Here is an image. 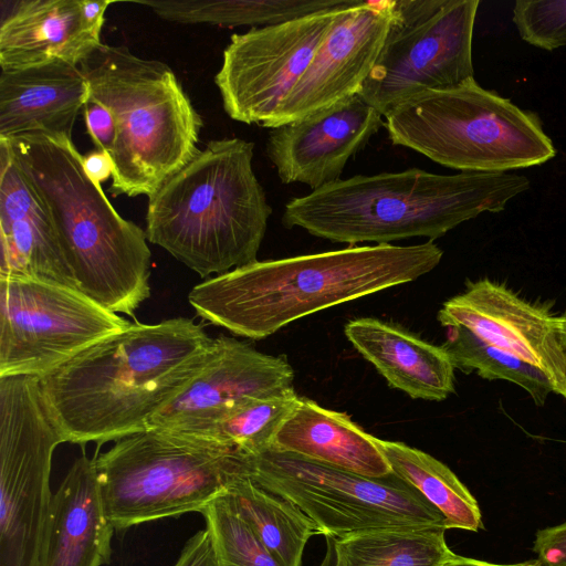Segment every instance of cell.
<instances>
[{
  "instance_id": "obj_1",
  "label": "cell",
  "mask_w": 566,
  "mask_h": 566,
  "mask_svg": "<svg viewBox=\"0 0 566 566\" xmlns=\"http://www.w3.org/2000/svg\"><path fill=\"white\" fill-rule=\"evenodd\" d=\"M213 338L186 317L132 323L39 378L65 442L98 444L148 430L205 366Z\"/></svg>"
},
{
  "instance_id": "obj_3",
  "label": "cell",
  "mask_w": 566,
  "mask_h": 566,
  "mask_svg": "<svg viewBox=\"0 0 566 566\" xmlns=\"http://www.w3.org/2000/svg\"><path fill=\"white\" fill-rule=\"evenodd\" d=\"M509 172L438 175L419 168L357 175L289 200L282 223L350 247L438 239L483 212L496 213L530 188Z\"/></svg>"
},
{
  "instance_id": "obj_30",
  "label": "cell",
  "mask_w": 566,
  "mask_h": 566,
  "mask_svg": "<svg viewBox=\"0 0 566 566\" xmlns=\"http://www.w3.org/2000/svg\"><path fill=\"white\" fill-rule=\"evenodd\" d=\"M219 566H281L223 492L201 512Z\"/></svg>"
},
{
  "instance_id": "obj_26",
  "label": "cell",
  "mask_w": 566,
  "mask_h": 566,
  "mask_svg": "<svg viewBox=\"0 0 566 566\" xmlns=\"http://www.w3.org/2000/svg\"><path fill=\"white\" fill-rule=\"evenodd\" d=\"M392 472L418 490L446 521V528L478 532L483 528L478 501L441 461L399 441L377 438Z\"/></svg>"
},
{
  "instance_id": "obj_10",
  "label": "cell",
  "mask_w": 566,
  "mask_h": 566,
  "mask_svg": "<svg viewBox=\"0 0 566 566\" xmlns=\"http://www.w3.org/2000/svg\"><path fill=\"white\" fill-rule=\"evenodd\" d=\"M63 442L39 378L0 377V566H36L52 457Z\"/></svg>"
},
{
  "instance_id": "obj_21",
  "label": "cell",
  "mask_w": 566,
  "mask_h": 566,
  "mask_svg": "<svg viewBox=\"0 0 566 566\" xmlns=\"http://www.w3.org/2000/svg\"><path fill=\"white\" fill-rule=\"evenodd\" d=\"M90 94L78 65L51 62L1 70L0 138L31 134L65 136L72 130Z\"/></svg>"
},
{
  "instance_id": "obj_14",
  "label": "cell",
  "mask_w": 566,
  "mask_h": 566,
  "mask_svg": "<svg viewBox=\"0 0 566 566\" xmlns=\"http://www.w3.org/2000/svg\"><path fill=\"white\" fill-rule=\"evenodd\" d=\"M293 381L294 371L284 357L220 335L202 369L153 418L149 429L198 436L254 400L294 389Z\"/></svg>"
},
{
  "instance_id": "obj_37",
  "label": "cell",
  "mask_w": 566,
  "mask_h": 566,
  "mask_svg": "<svg viewBox=\"0 0 566 566\" xmlns=\"http://www.w3.org/2000/svg\"><path fill=\"white\" fill-rule=\"evenodd\" d=\"M557 334L558 343L560 346L564 364V394L563 397L566 399V313L557 316Z\"/></svg>"
},
{
  "instance_id": "obj_31",
  "label": "cell",
  "mask_w": 566,
  "mask_h": 566,
  "mask_svg": "<svg viewBox=\"0 0 566 566\" xmlns=\"http://www.w3.org/2000/svg\"><path fill=\"white\" fill-rule=\"evenodd\" d=\"M513 22L527 43L553 51L566 45V0H518Z\"/></svg>"
},
{
  "instance_id": "obj_18",
  "label": "cell",
  "mask_w": 566,
  "mask_h": 566,
  "mask_svg": "<svg viewBox=\"0 0 566 566\" xmlns=\"http://www.w3.org/2000/svg\"><path fill=\"white\" fill-rule=\"evenodd\" d=\"M0 275L76 289L48 209L4 139H0Z\"/></svg>"
},
{
  "instance_id": "obj_27",
  "label": "cell",
  "mask_w": 566,
  "mask_h": 566,
  "mask_svg": "<svg viewBox=\"0 0 566 566\" xmlns=\"http://www.w3.org/2000/svg\"><path fill=\"white\" fill-rule=\"evenodd\" d=\"M446 328L441 345L450 356L454 368L465 374L476 371L485 379H503L524 388L537 406L544 405L555 387L539 368L493 347H490L462 328Z\"/></svg>"
},
{
  "instance_id": "obj_36",
  "label": "cell",
  "mask_w": 566,
  "mask_h": 566,
  "mask_svg": "<svg viewBox=\"0 0 566 566\" xmlns=\"http://www.w3.org/2000/svg\"><path fill=\"white\" fill-rule=\"evenodd\" d=\"M442 566H542L537 559L527 560L517 564H493L489 562H483L470 557H463L459 555H454L451 559L444 563Z\"/></svg>"
},
{
  "instance_id": "obj_2",
  "label": "cell",
  "mask_w": 566,
  "mask_h": 566,
  "mask_svg": "<svg viewBox=\"0 0 566 566\" xmlns=\"http://www.w3.org/2000/svg\"><path fill=\"white\" fill-rule=\"evenodd\" d=\"M442 255L429 240L256 260L195 285L188 301L210 324L260 339L301 317L412 282Z\"/></svg>"
},
{
  "instance_id": "obj_11",
  "label": "cell",
  "mask_w": 566,
  "mask_h": 566,
  "mask_svg": "<svg viewBox=\"0 0 566 566\" xmlns=\"http://www.w3.org/2000/svg\"><path fill=\"white\" fill-rule=\"evenodd\" d=\"M479 0H394V17L359 95L385 116L424 91L473 76L472 38Z\"/></svg>"
},
{
  "instance_id": "obj_33",
  "label": "cell",
  "mask_w": 566,
  "mask_h": 566,
  "mask_svg": "<svg viewBox=\"0 0 566 566\" xmlns=\"http://www.w3.org/2000/svg\"><path fill=\"white\" fill-rule=\"evenodd\" d=\"M533 552L542 566H566V522L538 530Z\"/></svg>"
},
{
  "instance_id": "obj_25",
  "label": "cell",
  "mask_w": 566,
  "mask_h": 566,
  "mask_svg": "<svg viewBox=\"0 0 566 566\" xmlns=\"http://www.w3.org/2000/svg\"><path fill=\"white\" fill-rule=\"evenodd\" d=\"M446 528H398L325 536L319 566H442L455 554Z\"/></svg>"
},
{
  "instance_id": "obj_35",
  "label": "cell",
  "mask_w": 566,
  "mask_h": 566,
  "mask_svg": "<svg viewBox=\"0 0 566 566\" xmlns=\"http://www.w3.org/2000/svg\"><path fill=\"white\" fill-rule=\"evenodd\" d=\"M83 166L86 174L97 184H102L113 176V164L109 155L105 151L96 149L83 156Z\"/></svg>"
},
{
  "instance_id": "obj_32",
  "label": "cell",
  "mask_w": 566,
  "mask_h": 566,
  "mask_svg": "<svg viewBox=\"0 0 566 566\" xmlns=\"http://www.w3.org/2000/svg\"><path fill=\"white\" fill-rule=\"evenodd\" d=\"M83 111L87 133L96 149L111 155L116 139V125L111 109L88 94Z\"/></svg>"
},
{
  "instance_id": "obj_15",
  "label": "cell",
  "mask_w": 566,
  "mask_h": 566,
  "mask_svg": "<svg viewBox=\"0 0 566 566\" xmlns=\"http://www.w3.org/2000/svg\"><path fill=\"white\" fill-rule=\"evenodd\" d=\"M392 17L394 0H358L342 8L271 128L358 94L382 49Z\"/></svg>"
},
{
  "instance_id": "obj_20",
  "label": "cell",
  "mask_w": 566,
  "mask_h": 566,
  "mask_svg": "<svg viewBox=\"0 0 566 566\" xmlns=\"http://www.w3.org/2000/svg\"><path fill=\"white\" fill-rule=\"evenodd\" d=\"M115 531L106 515L94 458L82 455L52 496L36 566H102Z\"/></svg>"
},
{
  "instance_id": "obj_12",
  "label": "cell",
  "mask_w": 566,
  "mask_h": 566,
  "mask_svg": "<svg viewBox=\"0 0 566 566\" xmlns=\"http://www.w3.org/2000/svg\"><path fill=\"white\" fill-rule=\"evenodd\" d=\"M130 324L76 289L0 275V377L41 378Z\"/></svg>"
},
{
  "instance_id": "obj_8",
  "label": "cell",
  "mask_w": 566,
  "mask_h": 566,
  "mask_svg": "<svg viewBox=\"0 0 566 566\" xmlns=\"http://www.w3.org/2000/svg\"><path fill=\"white\" fill-rule=\"evenodd\" d=\"M107 517L115 530L202 512L248 473V457L220 442L148 429L94 457Z\"/></svg>"
},
{
  "instance_id": "obj_28",
  "label": "cell",
  "mask_w": 566,
  "mask_h": 566,
  "mask_svg": "<svg viewBox=\"0 0 566 566\" xmlns=\"http://www.w3.org/2000/svg\"><path fill=\"white\" fill-rule=\"evenodd\" d=\"M298 401L294 389L254 400L196 437L229 446L247 457L259 455L272 448L279 428Z\"/></svg>"
},
{
  "instance_id": "obj_5",
  "label": "cell",
  "mask_w": 566,
  "mask_h": 566,
  "mask_svg": "<svg viewBox=\"0 0 566 566\" xmlns=\"http://www.w3.org/2000/svg\"><path fill=\"white\" fill-rule=\"evenodd\" d=\"M253 150L237 137L210 140L148 197L147 240L201 277L256 261L272 208Z\"/></svg>"
},
{
  "instance_id": "obj_16",
  "label": "cell",
  "mask_w": 566,
  "mask_h": 566,
  "mask_svg": "<svg viewBox=\"0 0 566 566\" xmlns=\"http://www.w3.org/2000/svg\"><path fill=\"white\" fill-rule=\"evenodd\" d=\"M442 327L462 328L483 344L543 370L564 394V364L557 316L488 279L468 284L438 312Z\"/></svg>"
},
{
  "instance_id": "obj_22",
  "label": "cell",
  "mask_w": 566,
  "mask_h": 566,
  "mask_svg": "<svg viewBox=\"0 0 566 566\" xmlns=\"http://www.w3.org/2000/svg\"><path fill=\"white\" fill-rule=\"evenodd\" d=\"M344 333L391 387L408 396L441 401L454 391V365L442 346L371 317L349 321Z\"/></svg>"
},
{
  "instance_id": "obj_9",
  "label": "cell",
  "mask_w": 566,
  "mask_h": 566,
  "mask_svg": "<svg viewBox=\"0 0 566 566\" xmlns=\"http://www.w3.org/2000/svg\"><path fill=\"white\" fill-rule=\"evenodd\" d=\"M248 474L262 488L297 505L324 536L446 528L439 510L394 472L367 478L269 449L248 457Z\"/></svg>"
},
{
  "instance_id": "obj_34",
  "label": "cell",
  "mask_w": 566,
  "mask_h": 566,
  "mask_svg": "<svg viewBox=\"0 0 566 566\" xmlns=\"http://www.w3.org/2000/svg\"><path fill=\"white\" fill-rule=\"evenodd\" d=\"M174 566H219L207 528L198 531L187 541Z\"/></svg>"
},
{
  "instance_id": "obj_13",
  "label": "cell",
  "mask_w": 566,
  "mask_h": 566,
  "mask_svg": "<svg viewBox=\"0 0 566 566\" xmlns=\"http://www.w3.org/2000/svg\"><path fill=\"white\" fill-rule=\"evenodd\" d=\"M342 8L232 34L214 76L228 116L271 128Z\"/></svg>"
},
{
  "instance_id": "obj_24",
  "label": "cell",
  "mask_w": 566,
  "mask_h": 566,
  "mask_svg": "<svg viewBox=\"0 0 566 566\" xmlns=\"http://www.w3.org/2000/svg\"><path fill=\"white\" fill-rule=\"evenodd\" d=\"M240 516L281 566H302L307 541L322 535L316 523L293 502L259 485L248 473L227 486Z\"/></svg>"
},
{
  "instance_id": "obj_6",
  "label": "cell",
  "mask_w": 566,
  "mask_h": 566,
  "mask_svg": "<svg viewBox=\"0 0 566 566\" xmlns=\"http://www.w3.org/2000/svg\"><path fill=\"white\" fill-rule=\"evenodd\" d=\"M80 69L115 119L111 193L150 197L199 151V114L167 64L127 46L101 44Z\"/></svg>"
},
{
  "instance_id": "obj_17",
  "label": "cell",
  "mask_w": 566,
  "mask_h": 566,
  "mask_svg": "<svg viewBox=\"0 0 566 566\" xmlns=\"http://www.w3.org/2000/svg\"><path fill=\"white\" fill-rule=\"evenodd\" d=\"M382 117L356 94L272 128L265 151L283 184L317 190L340 180L347 161L384 125Z\"/></svg>"
},
{
  "instance_id": "obj_7",
  "label": "cell",
  "mask_w": 566,
  "mask_h": 566,
  "mask_svg": "<svg viewBox=\"0 0 566 566\" xmlns=\"http://www.w3.org/2000/svg\"><path fill=\"white\" fill-rule=\"evenodd\" d=\"M394 145L461 172H506L556 155L539 116L474 77L408 97L385 115Z\"/></svg>"
},
{
  "instance_id": "obj_29",
  "label": "cell",
  "mask_w": 566,
  "mask_h": 566,
  "mask_svg": "<svg viewBox=\"0 0 566 566\" xmlns=\"http://www.w3.org/2000/svg\"><path fill=\"white\" fill-rule=\"evenodd\" d=\"M356 0H197L191 4L195 24L221 27L276 25L314 13L353 4Z\"/></svg>"
},
{
  "instance_id": "obj_23",
  "label": "cell",
  "mask_w": 566,
  "mask_h": 566,
  "mask_svg": "<svg viewBox=\"0 0 566 566\" xmlns=\"http://www.w3.org/2000/svg\"><path fill=\"white\" fill-rule=\"evenodd\" d=\"M271 449L367 478L392 473L376 437L346 413L304 397L279 428Z\"/></svg>"
},
{
  "instance_id": "obj_4",
  "label": "cell",
  "mask_w": 566,
  "mask_h": 566,
  "mask_svg": "<svg viewBox=\"0 0 566 566\" xmlns=\"http://www.w3.org/2000/svg\"><path fill=\"white\" fill-rule=\"evenodd\" d=\"M4 140L48 209L76 289L113 313L134 316L150 296L145 230L115 210L71 138L31 134Z\"/></svg>"
},
{
  "instance_id": "obj_19",
  "label": "cell",
  "mask_w": 566,
  "mask_h": 566,
  "mask_svg": "<svg viewBox=\"0 0 566 566\" xmlns=\"http://www.w3.org/2000/svg\"><path fill=\"white\" fill-rule=\"evenodd\" d=\"M0 69L51 62L78 65L101 42V24L90 21L84 0H1Z\"/></svg>"
}]
</instances>
